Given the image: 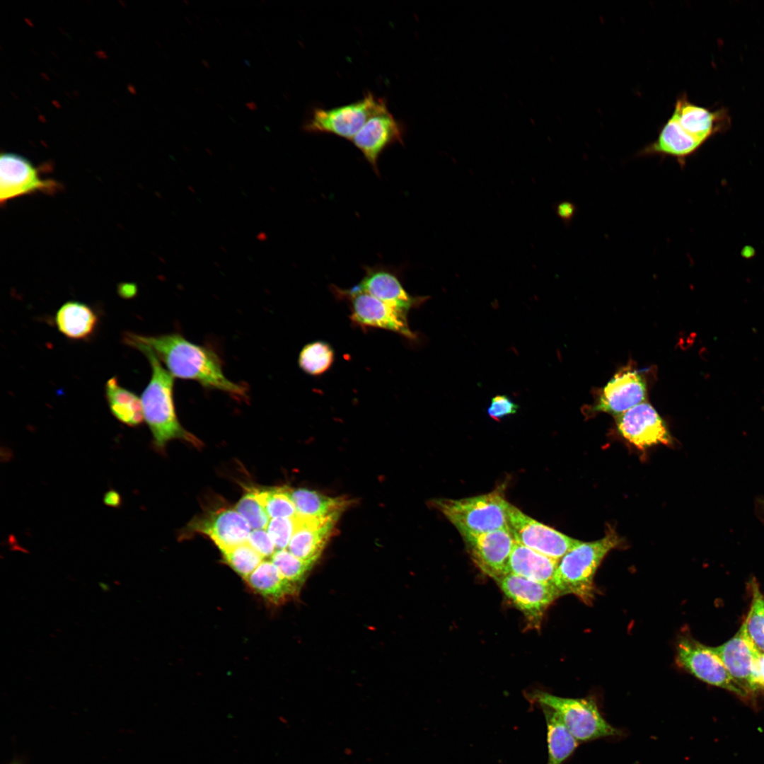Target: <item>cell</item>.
Returning <instances> with one entry per match:
<instances>
[{
  "label": "cell",
  "mask_w": 764,
  "mask_h": 764,
  "mask_svg": "<svg viewBox=\"0 0 764 764\" xmlns=\"http://www.w3.org/2000/svg\"><path fill=\"white\" fill-rule=\"evenodd\" d=\"M671 115L688 134L702 144L719 130L724 119L723 112L691 103L685 93L677 98Z\"/></svg>",
  "instance_id": "obj_21"
},
{
  "label": "cell",
  "mask_w": 764,
  "mask_h": 764,
  "mask_svg": "<svg viewBox=\"0 0 764 764\" xmlns=\"http://www.w3.org/2000/svg\"><path fill=\"white\" fill-rule=\"evenodd\" d=\"M384 98L366 92L355 102L332 108H315L303 125L309 133H328L352 141L365 122L387 108Z\"/></svg>",
  "instance_id": "obj_7"
},
{
  "label": "cell",
  "mask_w": 764,
  "mask_h": 764,
  "mask_svg": "<svg viewBox=\"0 0 764 764\" xmlns=\"http://www.w3.org/2000/svg\"><path fill=\"white\" fill-rule=\"evenodd\" d=\"M235 509L245 519L251 528H267L270 516L257 499L255 489L248 490L243 494L235 506Z\"/></svg>",
  "instance_id": "obj_33"
},
{
  "label": "cell",
  "mask_w": 764,
  "mask_h": 764,
  "mask_svg": "<svg viewBox=\"0 0 764 764\" xmlns=\"http://www.w3.org/2000/svg\"><path fill=\"white\" fill-rule=\"evenodd\" d=\"M432 504L457 528L461 535L482 533L508 528L509 502L503 492L462 499H437Z\"/></svg>",
  "instance_id": "obj_4"
},
{
  "label": "cell",
  "mask_w": 764,
  "mask_h": 764,
  "mask_svg": "<svg viewBox=\"0 0 764 764\" xmlns=\"http://www.w3.org/2000/svg\"><path fill=\"white\" fill-rule=\"evenodd\" d=\"M519 409V405L512 401L508 395H497L491 399L487 412L492 419L499 421L507 415L516 414Z\"/></svg>",
  "instance_id": "obj_35"
},
{
  "label": "cell",
  "mask_w": 764,
  "mask_h": 764,
  "mask_svg": "<svg viewBox=\"0 0 764 764\" xmlns=\"http://www.w3.org/2000/svg\"><path fill=\"white\" fill-rule=\"evenodd\" d=\"M295 528L294 516L291 518L272 519L267 527V532L272 538L277 550L287 548Z\"/></svg>",
  "instance_id": "obj_34"
},
{
  "label": "cell",
  "mask_w": 764,
  "mask_h": 764,
  "mask_svg": "<svg viewBox=\"0 0 764 764\" xmlns=\"http://www.w3.org/2000/svg\"><path fill=\"white\" fill-rule=\"evenodd\" d=\"M330 289L337 299L348 303L349 318L354 325L363 330L377 328L391 331L411 342L417 340V335L409 326L407 313L384 303L355 285L349 289L331 285Z\"/></svg>",
  "instance_id": "obj_6"
},
{
  "label": "cell",
  "mask_w": 764,
  "mask_h": 764,
  "mask_svg": "<svg viewBox=\"0 0 764 764\" xmlns=\"http://www.w3.org/2000/svg\"><path fill=\"white\" fill-rule=\"evenodd\" d=\"M621 435L639 449L672 441L667 427L654 407L643 402L618 416Z\"/></svg>",
  "instance_id": "obj_13"
},
{
  "label": "cell",
  "mask_w": 764,
  "mask_h": 764,
  "mask_svg": "<svg viewBox=\"0 0 764 764\" xmlns=\"http://www.w3.org/2000/svg\"><path fill=\"white\" fill-rule=\"evenodd\" d=\"M247 543L258 552L263 557H272L276 551L275 545L265 529L250 531Z\"/></svg>",
  "instance_id": "obj_36"
},
{
  "label": "cell",
  "mask_w": 764,
  "mask_h": 764,
  "mask_svg": "<svg viewBox=\"0 0 764 764\" xmlns=\"http://www.w3.org/2000/svg\"><path fill=\"white\" fill-rule=\"evenodd\" d=\"M762 504H763V508H764V501L763 502Z\"/></svg>",
  "instance_id": "obj_42"
},
{
  "label": "cell",
  "mask_w": 764,
  "mask_h": 764,
  "mask_svg": "<svg viewBox=\"0 0 764 764\" xmlns=\"http://www.w3.org/2000/svg\"><path fill=\"white\" fill-rule=\"evenodd\" d=\"M96 312L87 304L69 301L57 310L55 323L64 335L72 340H85L96 330L98 325Z\"/></svg>",
  "instance_id": "obj_24"
},
{
  "label": "cell",
  "mask_w": 764,
  "mask_h": 764,
  "mask_svg": "<svg viewBox=\"0 0 764 764\" xmlns=\"http://www.w3.org/2000/svg\"><path fill=\"white\" fill-rule=\"evenodd\" d=\"M250 526L235 509L221 507L210 510L192 520L187 533L207 536L221 552L247 542Z\"/></svg>",
  "instance_id": "obj_14"
},
{
  "label": "cell",
  "mask_w": 764,
  "mask_h": 764,
  "mask_svg": "<svg viewBox=\"0 0 764 764\" xmlns=\"http://www.w3.org/2000/svg\"><path fill=\"white\" fill-rule=\"evenodd\" d=\"M271 559L286 579L300 586L317 561L299 558L286 549L277 550Z\"/></svg>",
  "instance_id": "obj_31"
},
{
  "label": "cell",
  "mask_w": 764,
  "mask_h": 764,
  "mask_svg": "<svg viewBox=\"0 0 764 764\" xmlns=\"http://www.w3.org/2000/svg\"><path fill=\"white\" fill-rule=\"evenodd\" d=\"M335 352L328 342L322 340L306 344L301 349L298 363L306 374L320 376L325 373L332 365Z\"/></svg>",
  "instance_id": "obj_28"
},
{
  "label": "cell",
  "mask_w": 764,
  "mask_h": 764,
  "mask_svg": "<svg viewBox=\"0 0 764 764\" xmlns=\"http://www.w3.org/2000/svg\"><path fill=\"white\" fill-rule=\"evenodd\" d=\"M364 269V275L355 286L394 308L408 313L429 298L409 294L397 272L390 267L377 265Z\"/></svg>",
  "instance_id": "obj_18"
},
{
  "label": "cell",
  "mask_w": 764,
  "mask_h": 764,
  "mask_svg": "<svg viewBox=\"0 0 764 764\" xmlns=\"http://www.w3.org/2000/svg\"><path fill=\"white\" fill-rule=\"evenodd\" d=\"M755 682L758 690H764V652H759L756 660Z\"/></svg>",
  "instance_id": "obj_37"
},
{
  "label": "cell",
  "mask_w": 764,
  "mask_h": 764,
  "mask_svg": "<svg viewBox=\"0 0 764 764\" xmlns=\"http://www.w3.org/2000/svg\"><path fill=\"white\" fill-rule=\"evenodd\" d=\"M60 185L44 178L40 169L27 158L14 153L0 157V200L1 204L13 198L35 192H56Z\"/></svg>",
  "instance_id": "obj_10"
},
{
  "label": "cell",
  "mask_w": 764,
  "mask_h": 764,
  "mask_svg": "<svg viewBox=\"0 0 764 764\" xmlns=\"http://www.w3.org/2000/svg\"><path fill=\"white\" fill-rule=\"evenodd\" d=\"M574 212L575 207L574 204L569 202H560L556 208L557 214L564 221H569L573 216Z\"/></svg>",
  "instance_id": "obj_38"
},
{
  "label": "cell",
  "mask_w": 764,
  "mask_h": 764,
  "mask_svg": "<svg viewBox=\"0 0 764 764\" xmlns=\"http://www.w3.org/2000/svg\"><path fill=\"white\" fill-rule=\"evenodd\" d=\"M105 390L108 407L116 419L130 427L138 426L143 422L141 398L121 386L116 377L107 381Z\"/></svg>",
  "instance_id": "obj_26"
},
{
  "label": "cell",
  "mask_w": 764,
  "mask_h": 764,
  "mask_svg": "<svg viewBox=\"0 0 764 764\" xmlns=\"http://www.w3.org/2000/svg\"><path fill=\"white\" fill-rule=\"evenodd\" d=\"M496 581L533 627L539 626L545 610L560 596L552 583L536 581L511 574L503 575Z\"/></svg>",
  "instance_id": "obj_11"
},
{
  "label": "cell",
  "mask_w": 764,
  "mask_h": 764,
  "mask_svg": "<svg viewBox=\"0 0 764 764\" xmlns=\"http://www.w3.org/2000/svg\"><path fill=\"white\" fill-rule=\"evenodd\" d=\"M256 496L270 518H291L297 513L287 487L255 489Z\"/></svg>",
  "instance_id": "obj_30"
},
{
  "label": "cell",
  "mask_w": 764,
  "mask_h": 764,
  "mask_svg": "<svg viewBox=\"0 0 764 764\" xmlns=\"http://www.w3.org/2000/svg\"><path fill=\"white\" fill-rule=\"evenodd\" d=\"M404 128L389 111L388 107L375 113L352 139L378 175V160L389 146L403 143Z\"/></svg>",
  "instance_id": "obj_15"
},
{
  "label": "cell",
  "mask_w": 764,
  "mask_h": 764,
  "mask_svg": "<svg viewBox=\"0 0 764 764\" xmlns=\"http://www.w3.org/2000/svg\"><path fill=\"white\" fill-rule=\"evenodd\" d=\"M103 501L108 506L117 507L120 503V497L116 491L110 490L105 494Z\"/></svg>",
  "instance_id": "obj_39"
},
{
  "label": "cell",
  "mask_w": 764,
  "mask_h": 764,
  "mask_svg": "<svg viewBox=\"0 0 764 764\" xmlns=\"http://www.w3.org/2000/svg\"><path fill=\"white\" fill-rule=\"evenodd\" d=\"M547 726L548 760L547 764H562L575 751L579 741L567 728L559 714L546 706H540Z\"/></svg>",
  "instance_id": "obj_27"
},
{
  "label": "cell",
  "mask_w": 764,
  "mask_h": 764,
  "mask_svg": "<svg viewBox=\"0 0 764 764\" xmlns=\"http://www.w3.org/2000/svg\"><path fill=\"white\" fill-rule=\"evenodd\" d=\"M246 107L250 110H255L257 108V105L254 102L247 103Z\"/></svg>",
  "instance_id": "obj_40"
},
{
  "label": "cell",
  "mask_w": 764,
  "mask_h": 764,
  "mask_svg": "<svg viewBox=\"0 0 764 764\" xmlns=\"http://www.w3.org/2000/svg\"><path fill=\"white\" fill-rule=\"evenodd\" d=\"M11 764H20V763H17V762H16V763H11Z\"/></svg>",
  "instance_id": "obj_41"
},
{
  "label": "cell",
  "mask_w": 764,
  "mask_h": 764,
  "mask_svg": "<svg viewBox=\"0 0 764 764\" xmlns=\"http://www.w3.org/2000/svg\"><path fill=\"white\" fill-rule=\"evenodd\" d=\"M533 701L555 711L573 736L580 742L620 736L622 731L609 724L603 717L592 698H562L538 691Z\"/></svg>",
  "instance_id": "obj_5"
},
{
  "label": "cell",
  "mask_w": 764,
  "mask_h": 764,
  "mask_svg": "<svg viewBox=\"0 0 764 764\" xmlns=\"http://www.w3.org/2000/svg\"><path fill=\"white\" fill-rule=\"evenodd\" d=\"M620 543L613 531L601 539L583 543L570 550L559 561L552 584L560 596L573 594L590 603L595 594L594 579L605 556Z\"/></svg>",
  "instance_id": "obj_3"
},
{
  "label": "cell",
  "mask_w": 764,
  "mask_h": 764,
  "mask_svg": "<svg viewBox=\"0 0 764 764\" xmlns=\"http://www.w3.org/2000/svg\"><path fill=\"white\" fill-rule=\"evenodd\" d=\"M461 536L470 557L480 570L495 580L506 574L515 543L509 528Z\"/></svg>",
  "instance_id": "obj_12"
},
{
  "label": "cell",
  "mask_w": 764,
  "mask_h": 764,
  "mask_svg": "<svg viewBox=\"0 0 764 764\" xmlns=\"http://www.w3.org/2000/svg\"><path fill=\"white\" fill-rule=\"evenodd\" d=\"M340 516L311 518L296 514L294 531L287 550L303 560H318L335 532Z\"/></svg>",
  "instance_id": "obj_19"
},
{
  "label": "cell",
  "mask_w": 764,
  "mask_h": 764,
  "mask_svg": "<svg viewBox=\"0 0 764 764\" xmlns=\"http://www.w3.org/2000/svg\"><path fill=\"white\" fill-rule=\"evenodd\" d=\"M124 341L126 345L139 343L150 348L173 377L195 381L237 399L247 398L245 387L225 376L219 357L208 347L192 343L178 333L144 336L126 332Z\"/></svg>",
  "instance_id": "obj_1"
},
{
  "label": "cell",
  "mask_w": 764,
  "mask_h": 764,
  "mask_svg": "<svg viewBox=\"0 0 764 764\" xmlns=\"http://www.w3.org/2000/svg\"><path fill=\"white\" fill-rule=\"evenodd\" d=\"M752 601L750 610L743 623L747 636L756 649L764 652V596L757 581H751Z\"/></svg>",
  "instance_id": "obj_29"
},
{
  "label": "cell",
  "mask_w": 764,
  "mask_h": 764,
  "mask_svg": "<svg viewBox=\"0 0 764 764\" xmlns=\"http://www.w3.org/2000/svg\"><path fill=\"white\" fill-rule=\"evenodd\" d=\"M702 145L688 134L671 115L661 127L656 139L637 153V156L671 157L683 166L685 160Z\"/></svg>",
  "instance_id": "obj_20"
},
{
  "label": "cell",
  "mask_w": 764,
  "mask_h": 764,
  "mask_svg": "<svg viewBox=\"0 0 764 764\" xmlns=\"http://www.w3.org/2000/svg\"><path fill=\"white\" fill-rule=\"evenodd\" d=\"M245 581L255 593L273 605L295 598L301 589L286 579L272 561H262Z\"/></svg>",
  "instance_id": "obj_22"
},
{
  "label": "cell",
  "mask_w": 764,
  "mask_h": 764,
  "mask_svg": "<svg viewBox=\"0 0 764 764\" xmlns=\"http://www.w3.org/2000/svg\"><path fill=\"white\" fill-rule=\"evenodd\" d=\"M223 560L245 580L262 562L263 557L247 542L221 552Z\"/></svg>",
  "instance_id": "obj_32"
},
{
  "label": "cell",
  "mask_w": 764,
  "mask_h": 764,
  "mask_svg": "<svg viewBox=\"0 0 764 764\" xmlns=\"http://www.w3.org/2000/svg\"><path fill=\"white\" fill-rule=\"evenodd\" d=\"M147 357L151 366V377L144 389L141 400L144 419L158 449H163L168 441L178 439L195 447L203 444L195 436L183 427L178 421L173 400L174 377L164 369L158 358L148 347L139 343H129Z\"/></svg>",
  "instance_id": "obj_2"
},
{
  "label": "cell",
  "mask_w": 764,
  "mask_h": 764,
  "mask_svg": "<svg viewBox=\"0 0 764 764\" xmlns=\"http://www.w3.org/2000/svg\"><path fill=\"white\" fill-rule=\"evenodd\" d=\"M710 648L747 696L758 690L755 682V664L759 652L747 636L743 624L727 642Z\"/></svg>",
  "instance_id": "obj_16"
},
{
  "label": "cell",
  "mask_w": 764,
  "mask_h": 764,
  "mask_svg": "<svg viewBox=\"0 0 764 764\" xmlns=\"http://www.w3.org/2000/svg\"><path fill=\"white\" fill-rule=\"evenodd\" d=\"M296 513L311 518H324L341 513L351 502L343 497H331L306 488L290 489Z\"/></svg>",
  "instance_id": "obj_25"
},
{
  "label": "cell",
  "mask_w": 764,
  "mask_h": 764,
  "mask_svg": "<svg viewBox=\"0 0 764 764\" xmlns=\"http://www.w3.org/2000/svg\"><path fill=\"white\" fill-rule=\"evenodd\" d=\"M558 563L559 561L515 541L505 574H511L536 581L552 584Z\"/></svg>",
  "instance_id": "obj_23"
},
{
  "label": "cell",
  "mask_w": 764,
  "mask_h": 764,
  "mask_svg": "<svg viewBox=\"0 0 764 764\" xmlns=\"http://www.w3.org/2000/svg\"><path fill=\"white\" fill-rule=\"evenodd\" d=\"M646 398L647 383L644 376L627 366L618 371L606 383L594 410L618 416L644 402Z\"/></svg>",
  "instance_id": "obj_17"
},
{
  "label": "cell",
  "mask_w": 764,
  "mask_h": 764,
  "mask_svg": "<svg viewBox=\"0 0 764 764\" xmlns=\"http://www.w3.org/2000/svg\"><path fill=\"white\" fill-rule=\"evenodd\" d=\"M676 661L700 681L747 697L733 681L718 656L706 646L690 636H681L676 644Z\"/></svg>",
  "instance_id": "obj_9"
},
{
  "label": "cell",
  "mask_w": 764,
  "mask_h": 764,
  "mask_svg": "<svg viewBox=\"0 0 764 764\" xmlns=\"http://www.w3.org/2000/svg\"><path fill=\"white\" fill-rule=\"evenodd\" d=\"M507 518L508 528L516 543L557 561L581 543L535 520L510 503Z\"/></svg>",
  "instance_id": "obj_8"
}]
</instances>
